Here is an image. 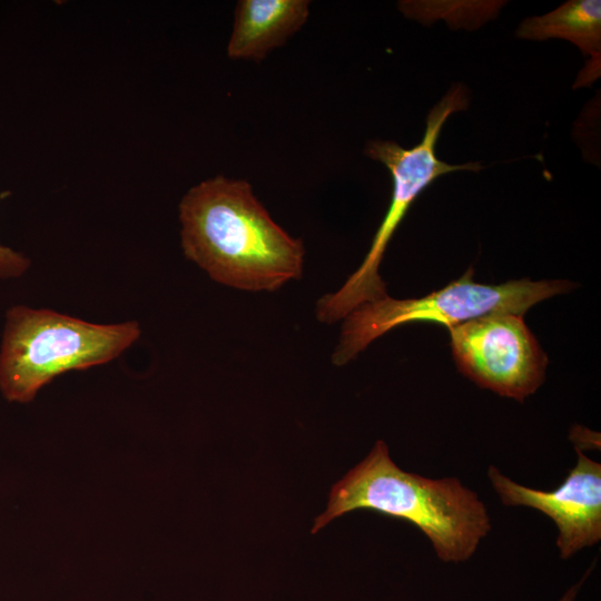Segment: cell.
<instances>
[{
    "mask_svg": "<svg viewBox=\"0 0 601 601\" xmlns=\"http://www.w3.org/2000/svg\"><path fill=\"white\" fill-rule=\"evenodd\" d=\"M308 16L307 0H240L227 55L230 59L263 60L298 31Z\"/></svg>",
    "mask_w": 601,
    "mask_h": 601,
    "instance_id": "ba28073f",
    "label": "cell"
},
{
    "mask_svg": "<svg viewBox=\"0 0 601 601\" xmlns=\"http://www.w3.org/2000/svg\"><path fill=\"white\" fill-rule=\"evenodd\" d=\"M447 329L459 371L480 387L523 402L543 384L548 357L523 315L491 314Z\"/></svg>",
    "mask_w": 601,
    "mask_h": 601,
    "instance_id": "8992f818",
    "label": "cell"
},
{
    "mask_svg": "<svg viewBox=\"0 0 601 601\" xmlns=\"http://www.w3.org/2000/svg\"><path fill=\"white\" fill-rule=\"evenodd\" d=\"M469 97L461 85L452 89L430 110L418 144L405 148L393 140H371L365 154L382 162L392 177V196L385 216L359 267L339 289L325 294L316 303V317L325 324L342 321L356 307L387 296L378 267L386 247L418 196L439 177L457 171H479V162L452 165L436 155V145L447 118L465 110Z\"/></svg>",
    "mask_w": 601,
    "mask_h": 601,
    "instance_id": "277c9868",
    "label": "cell"
},
{
    "mask_svg": "<svg viewBox=\"0 0 601 601\" xmlns=\"http://www.w3.org/2000/svg\"><path fill=\"white\" fill-rule=\"evenodd\" d=\"M184 255L215 282L275 292L303 274L305 247L269 215L242 179L215 176L179 203Z\"/></svg>",
    "mask_w": 601,
    "mask_h": 601,
    "instance_id": "6da1fadb",
    "label": "cell"
},
{
    "mask_svg": "<svg viewBox=\"0 0 601 601\" xmlns=\"http://www.w3.org/2000/svg\"><path fill=\"white\" fill-rule=\"evenodd\" d=\"M141 334L139 323L96 324L46 308L10 307L0 345V392L28 403L56 376L106 364Z\"/></svg>",
    "mask_w": 601,
    "mask_h": 601,
    "instance_id": "3957f363",
    "label": "cell"
},
{
    "mask_svg": "<svg viewBox=\"0 0 601 601\" xmlns=\"http://www.w3.org/2000/svg\"><path fill=\"white\" fill-rule=\"evenodd\" d=\"M591 570H592V566L589 568V570L585 572V574L580 580V582H578L577 584H574L573 587H571L570 589L566 590V592L562 595V598L559 601H574L581 585L587 580V577H589V573L591 572Z\"/></svg>",
    "mask_w": 601,
    "mask_h": 601,
    "instance_id": "8fae6325",
    "label": "cell"
},
{
    "mask_svg": "<svg viewBox=\"0 0 601 601\" xmlns=\"http://www.w3.org/2000/svg\"><path fill=\"white\" fill-rule=\"evenodd\" d=\"M356 510L405 520L420 529L443 562L467 561L492 529L486 505L457 477L430 479L406 472L377 441L368 455L335 483L312 533Z\"/></svg>",
    "mask_w": 601,
    "mask_h": 601,
    "instance_id": "7a4b0ae2",
    "label": "cell"
},
{
    "mask_svg": "<svg viewBox=\"0 0 601 601\" xmlns=\"http://www.w3.org/2000/svg\"><path fill=\"white\" fill-rule=\"evenodd\" d=\"M30 264L26 255L0 244V278L20 277L28 270Z\"/></svg>",
    "mask_w": 601,
    "mask_h": 601,
    "instance_id": "30bf717a",
    "label": "cell"
},
{
    "mask_svg": "<svg viewBox=\"0 0 601 601\" xmlns=\"http://www.w3.org/2000/svg\"><path fill=\"white\" fill-rule=\"evenodd\" d=\"M473 275L469 268L459 279L423 297L396 299L387 295L356 307L342 319L333 364L349 363L373 341L407 323L433 322L449 328L491 314L524 315L535 304L575 287L569 280L529 278L486 285L476 283Z\"/></svg>",
    "mask_w": 601,
    "mask_h": 601,
    "instance_id": "5b68a950",
    "label": "cell"
},
{
    "mask_svg": "<svg viewBox=\"0 0 601 601\" xmlns=\"http://www.w3.org/2000/svg\"><path fill=\"white\" fill-rule=\"evenodd\" d=\"M516 36L526 40L544 41L551 38L574 43L591 57V75L599 77L601 56L600 0H570L543 16L528 18L516 29Z\"/></svg>",
    "mask_w": 601,
    "mask_h": 601,
    "instance_id": "9c48e42d",
    "label": "cell"
},
{
    "mask_svg": "<svg viewBox=\"0 0 601 601\" xmlns=\"http://www.w3.org/2000/svg\"><path fill=\"white\" fill-rule=\"evenodd\" d=\"M577 463L562 484L542 491L519 484L490 465L487 477L505 506L535 509L558 529L556 546L566 560L601 540V464L575 447Z\"/></svg>",
    "mask_w": 601,
    "mask_h": 601,
    "instance_id": "52a82bcc",
    "label": "cell"
}]
</instances>
